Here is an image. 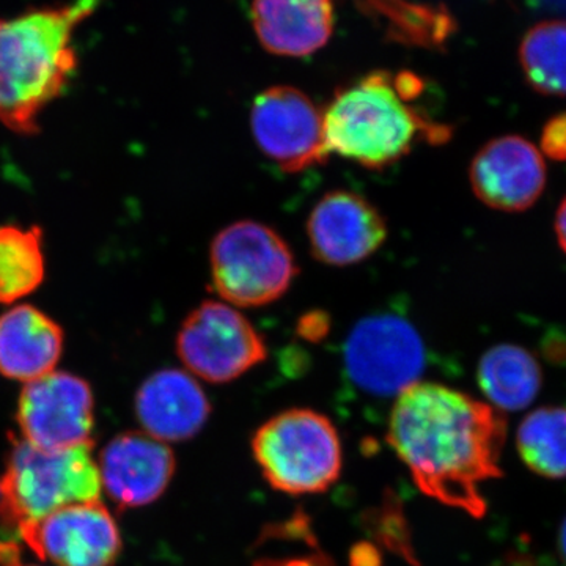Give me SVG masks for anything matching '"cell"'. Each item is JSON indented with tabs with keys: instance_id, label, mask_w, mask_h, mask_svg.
Instances as JSON below:
<instances>
[{
	"instance_id": "obj_1",
	"label": "cell",
	"mask_w": 566,
	"mask_h": 566,
	"mask_svg": "<svg viewBox=\"0 0 566 566\" xmlns=\"http://www.w3.org/2000/svg\"><path fill=\"white\" fill-rule=\"evenodd\" d=\"M505 438V417L493 406L419 381L395 400L387 441L424 495L482 517V486L502 476Z\"/></svg>"
},
{
	"instance_id": "obj_2",
	"label": "cell",
	"mask_w": 566,
	"mask_h": 566,
	"mask_svg": "<svg viewBox=\"0 0 566 566\" xmlns=\"http://www.w3.org/2000/svg\"><path fill=\"white\" fill-rule=\"evenodd\" d=\"M104 0H73L0 20V123L39 133V117L65 91L77 69L73 35Z\"/></svg>"
},
{
	"instance_id": "obj_3",
	"label": "cell",
	"mask_w": 566,
	"mask_h": 566,
	"mask_svg": "<svg viewBox=\"0 0 566 566\" xmlns=\"http://www.w3.org/2000/svg\"><path fill=\"white\" fill-rule=\"evenodd\" d=\"M423 85L415 74L374 71L335 93L323 112L327 153L381 170L403 159L419 142L442 144L450 129L411 106Z\"/></svg>"
},
{
	"instance_id": "obj_4",
	"label": "cell",
	"mask_w": 566,
	"mask_h": 566,
	"mask_svg": "<svg viewBox=\"0 0 566 566\" xmlns=\"http://www.w3.org/2000/svg\"><path fill=\"white\" fill-rule=\"evenodd\" d=\"M93 446L43 452L11 438L7 468L0 476V516L10 531L65 509L102 497V475L92 457Z\"/></svg>"
},
{
	"instance_id": "obj_5",
	"label": "cell",
	"mask_w": 566,
	"mask_h": 566,
	"mask_svg": "<svg viewBox=\"0 0 566 566\" xmlns=\"http://www.w3.org/2000/svg\"><path fill=\"white\" fill-rule=\"evenodd\" d=\"M252 450L264 479L282 493H324L340 476V438L312 409H289L268 420L253 436Z\"/></svg>"
},
{
	"instance_id": "obj_6",
	"label": "cell",
	"mask_w": 566,
	"mask_h": 566,
	"mask_svg": "<svg viewBox=\"0 0 566 566\" xmlns=\"http://www.w3.org/2000/svg\"><path fill=\"white\" fill-rule=\"evenodd\" d=\"M216 293L233 307H263L281 300L296 277L292 249L281 234L255 221L226 227L211 243Z\"/></svg>"
},
{
	"instance_id": "obj_7",
	"label": "cell",
	"mask_w": 566,
	"mask_h": 566,
	"mask_svg": "<svg viewBox=\"0 0 566 566\" xmlns=\"http://www.w3.org/2000/svg\"><path fill=\"white\" fill-rule=\"evenodd\" d=\"M177 353L191 375L223 385L262 364L266 344L237 307L207 301L186 316L177 337Z\"/></svg>"
},
{
	"instance_id": "obj_8",
	"label": "cell",
	"mask_w": 566,
	"mask_h": 566,
	"mask_svg": "<svg viewBox=\"0 0 566 566\" xmlns=\"http://www.w3.org/2000/svg\"><path fill=\"white\" fill-rule=\"evenodd\" d=\"M353 385L375 397H398L424 370L422 337L408 319L395 314L370 315L354 326L344 349Z\"/></svg>"
},
{
	"instance_id": "obj_9",
	"label": "cell",
	"mask_w": 566,
	"mask_h": 566,
	"mask_svg": "<svg viewBox=\"0 0 566 566\" xmlns=\"http://www.w3.org/2000/svg\"><path fill=\"white\" fill-rule=\"evenodd\" d=\"M22 439L43 452L93 446L95 398L92 387L66 371L28 382L18 400Z\"/></svg>"
},
{
	"instance_id": "obj_10",
	"label": "cell",
	"mask_w": 566,
	"mask_h": 566,
	"mask_svg": "<svg viewBox=\"0 0 566 566\" xmlns=\"http://www.w3.org/2000/svg\"><path fill=\"white\" fill-rule=\"evenodd\" d=\"M251 128L264 156L286 174L304 172L329 159L323 112L297 88L277 85L253 99Z\"/></svg>"
},
{
	"instance_id": "obj_11",
	"label": "cell",
	"mask_w": 566,
	"mask_h": 566,
	"mask_svg": "<svg viewBox=\"0 0 566 566\" xmlns=\"http://www.w3.org/2000/svg\"><path fill=\"white\" fill-rule=\"evenodd\" d=\"M20 538L57 566H112L122 551L117 523L99 501L57 510L21 528Z\"/></svg>"
},
{
	"instance_id": "obj_12",
	"label": "cell",
	"mask_w": 566,
	"mask_h": 566,
	"mask_svg": "<svg viewBox=\"0 0 566 566\" xmlns=\"http://www.w3.org/2000/svg\"><path fill=\"white\" fill-rule=\"evenodd\" d=\"M307 237L318 262L352 266L378 252L387 226L378 208L364 196L335 189L324 193L308 216Z\"/></svg>"
},
{
	"instance_id": "obj_13",
	"label": "cell",
	"mask_w": 566,
	"mask_h": 566,
	"mask_svg": "<svg viewBox=\"0 0 566 566\" xmlns=\"http://www.w3.org/2000/svg\"><path fill=\"white\" fill-rule=\"evenodd\" d=\"M475 196L494 210H527L546 185V164L535 145L520 136L499 137L476 153L469 170Z\"/></svg>"
},
{
	"instance_id": "obj_14",
	"label": "cell",
	"mask_w": 566,
	"mask_h": 566,
	"mask_svg": "<svg viewBox=\"0 0 566 566\" xmlns=\"http://www.w3.org/2000/svg\"><path fill=\"white\" fill-rule=\"evenodd\" d=\"M102 485L122 509L158 501L172 482L177 461L170 447L140 431L112 439L99 455Z\"/></svg>"
},
{
	"instance_id": "obj_15",
	"label": "cell",
	"mask_w": 566,
	"mask_h": 566,
	"mask_svg": "<svg viewBox=\"0 0 566 566\" xmlns=\"http://www.w3.org/2000/svg\"><path fill=\"white\" fill-rule=\"evenodd\" d=\"M210 415V400L202 386L177 368L156 371L137 390V420L145 433L164 444L193 438Z\"/></svg>"
},
{
	"instance_id": "obj_16",
	"label": "cell",
	"mask_w": 566,
	"mask_h": 566,
	"mask_svg": "<svg viewBox=\"0 0 566 566\" xmlns=\"http://www.w3.org/2000/svg\"><path fill=\"white\" fill-rule=\"evenodd\" d=\"M251 13L256 39L282 57L315 54L333 36V0H253Z\"/></svg>"
},
{
	"instance_id": "obj_17",
	"label": "cell",
	"mask_w": 566,
	"mask_h": 566,
	"mask_svg": "<svg viewBox=\"0 0 566 566\" xmlns=\"http://www.w3.org/2000/svg\"><path fill=\"white\" fill-rule=\"evenodd\" d=\"M63 353L61 324L33 305L0 315V374L28 382L52 374Z\"/></svg>"
},
{
	"instance_id": "obj_18",
	"label": "cell",
	"mask_w": 566,
	"mask_h": 566,
	"mask_svg": "<svg viewBox=\"0 0 566 566\" xmlns=\"http://www.w3.org/2000/svg\"><path fill=\"white\" fill-rule=\"evenodd\" d=\"M476 381L495 408L520 411L535 400L543 375L534 354L517 345L502 344L483 354Z\"/></svg>"
},
{
	"instance_id": "obj_19",
	"label": "cell",
	"mask_w": 566,
	"mask_h": 566,
	"mask_svg": "<svg viewBox=\"0 0 566 566\" xmlns=\"http://www.w3.org/2000/svg\"><path fill=\"white\" fill-rule=\"evenodd\" d=\"M44 281L43 232L40 227H0V303L13 304Z\"/></svg>"
},
{
	"instance_id": "obj_20",
	"label": "cell",
	"mask_w": 566,
	"mask_h": 566,
	"mask_svg": "<svg viewBox=\"0 0 566 566\" xmlns=\"http://www.w3.org/2000/svg\"><path fill=\"white\" fill-rule=\"evenodd\" d=\"M517 452L535 474L566 476V408H539L520 424Z\"/></svg>"
},
{
	"instance_id": "obj_21",
	"label": "cell",
	"mask_w": 566,
	"mask_h": 566,
	"mask_svg": "<svg viewBox=\"0 0 566 566\" xmlns=\"http://www.w3.org/2000/svg\"><path fill=\"white\" fill-rule=\"evenodd\" d=\"M524 76L543 95L566 96V21H545L520 46Z\"/></svg>"
},
{
	"instance_id": "obj_22",
	"label": "cell",
	"mask_w": 566,
	"mask_h": 566,
	"mask_svg": "<svg viewBox=\"0 0 566 566\" xmlns=\"http://www.w3.org/2000/svg\"><path fill=\"white\" fill-rule=\"evenodd\" d=\"M542 148L549 158L566 161V112L546 123L542 134Z\"/></svg>"
},
{
	"instance_id": "obj_23",
	"label": "cell",
	"mask_w": 566,
	"mask_h": 566,
	"mask_svg": "<svg viewBox=\"0 0 566 566\" xmlns=\"http://www.w3.org/2000/svg\"><path fill=\"white\" fill-rule=\"evenodd\" d=\"M252 566H334V564L323 553H316L308 556L259 558Z\"/></svg>"
},
{
	"instance_id": "obj_24",
	"label": "cell",
	"mask_w": 566,
	"mask_h": 566,
	"mask_svg": "<svg viewBox=\"0 0 566 566\" xmlns=\"http://www.w3.org/2000/svg\"><path fill=\"white\" fill-rule=\"evenodd\" d=\"M556 234L558 244L566 253V197L560 207H558L556 216Z\"/></svg>"
},
{
	"instance_id": "obj_25",
	"label": "cell",
	"mask_w": 566,
	"mask_h": 566,
	"mask_svg": "<svg viewBox=\"0 0 566 566\" xmlns=\"http://www.w3.org/2000/svg\"><path fill=\"white\" fill-rule=\"evenodd\" d=\"M558 551H560L562 560L566 566V520L562 524L560 532H558Z\"/></svg>"
},
{
	"instance_id": "obj_26",
	"label": "cell",
	"mask_w": 566,
	"mask_h": 566,
	"mask_svg": "<svg viewBox=\"0 0 566 566\" xmlns=\"http://www.w3.org/2000/svg\"><path fill=\"white\" fill-rule=\"evenodd\" d=\"M18 566H24V565H18Z\"/></svg>"
}]
</instances>
